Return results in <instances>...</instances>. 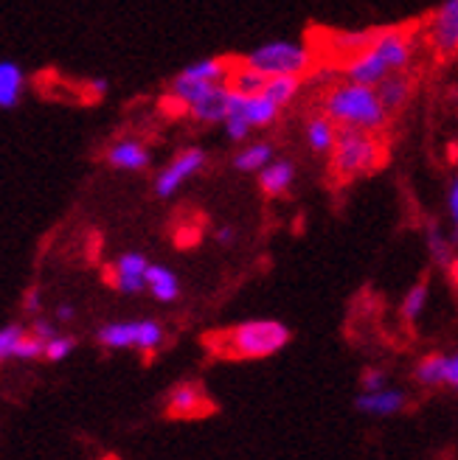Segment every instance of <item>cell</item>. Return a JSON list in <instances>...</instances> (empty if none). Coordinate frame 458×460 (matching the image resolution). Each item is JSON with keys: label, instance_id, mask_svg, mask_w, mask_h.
I'll return each mask as SVG.
<instances>
[{"label": "cell", "instance_id": "cell-40", "mask_svg": "<svg viewBox=\"0 0 458 460\" xmlns=\"http://www.w3.org/2000/svg\"><path fill=\"white\" fill-rule=\"evenodd\" d=\"M450 239H453V247L458 250V225H453V234H450Z\"/></svg>", "mask_w": 458, "mask_h": 460}, {"label": "cell", "instance_id": "cell-20", "mask_svg": "<svg viewBox=\"0 0 458 460\" xmlns=\"http://www.w3.org/2000/svg\"><path fill=\"white\" fill-rule=\"evenodd\" d=\"M292 177H295V166L290 160H270V164L259 172V186L265 194L270 197H279L292 186Z\"/></svg>", "mask_w": 458, "mask_h": 460}, {"label": "cell", "instance_id": "cell-4", "mask_svg": "<svg viewBox=\"0 0 458 460\" xmlns=\"http://www.w3.org/2000/svg\"><path fill=\"white\" fill-rule=\"evenodd\" d=\"M245 62L265 76H304L312 71V51L295 40H270L250 51Z\"/></svg>", "mask_w": 458, "mask_h": 460}, {"label": "cell", "instance_id": "cell-18", "mask_svg": "<svg viewBox=\"0 0 458 460\" xmlns=\"http://www.w3.org/2000/svg\"><path fill=\"white\" fill-rule=\"evenodd\" d=\"M377 93H380V102L385 104L388 112H397L408 104L410 93H414V82H410V76L405 71H400V74L385 76L377 84Z\"/></svg>", "mask_w": 458, "mask_h": 460}, {"label": "cell", "instance_id": "cell-6", "mask_svg": "<svg viewBox=\"0 0 458 460\" xmlns=\"http://www.w3.org/2000/svg\"><path fill=\"white\" fill-rule=\"evenodd\" d=\"M214 412V402L205 394L200 382H180L169 390L166 396V416L177 421H192V419H205Z\"/></svg>", "mask_w": 458, "mask_h": 460}, {"label": "cell", "instance_id": "cell-19", "mask_svg": "<svg viewBox=\"0 0 458 460\" xmlns=\"http://www.w3.org/2000/svg\"><path fill=\"white\" fill-rule=\"evenodd\" d=\"M234 62L220 59V57H209V59H197L192 65L183 67V76H189L194 82H205V84H225L228 76H231Z\"/></svg>", "mask_w": 458, "mask_h": 460}, {"label": "cell", "instance_id": "cell-30", "mask_svg": "<svg viewBox=\"0 0 458 460\" xmlns=\"http://www.w3.org/2000/svg\"><path fill=\"white\" fill-rule=\"evenodd\" d=\"M14 357H17V359H40V357H45V340L37 337L34 332L26 334V337L20 340Z\"/></svg>", "mask_w": 458, "mask_h": 460}, {"label": "cell", "instance_id": "cell-21", "mask_svg": "<svg viewBox=\"0 0 458 460\" xmlns=\"http://www.w3.org/2000/svg\"><path fill=\"white\" fill-rule=\"evenodd\" d=\"M147 289L152 292L155 301L160 304H172L180 297V281L177 275L169 267H160V264H149L147 270Z\"/></svg>", "mask_w": 458, "mask_h": 460}, {"label": "cell", "instance_id": "cell-31", "mask_svg": "<svg viewBox=\"0 0 458 460\" xmlns=\"http://www.w3.org/2000/svg\"><path fill=\"white\" fill-rule=\"evenodd\" d=\"M385 387H391V385H388L385 371H380V367H365L363 376H360L363 394H377V390H385Z\"/></svg>", "mask_w": 458, "mask_h": 460}, {"label": "cell", "instance_id": "cell-22", "mask_svg": "<svg viewBox=\"0 0 458 460\" xmlns=\"http://www.w3.org/2000/svg\"><path fill=\"white\" fill-rule=\"evenodd\" d=\"M270 76H265L262 71H256L254 65H247L245 59L242 62H234L231 67V76H228V87L234 90L239 96H259L265 84H267Z\"/></svg>", "mask_w": 458, "mask_h": 460}, {"label": "cell", "instance_id": "cell-27", "mask_svg": "<svg viewBox=\"0 0 458 460\" xmlns=\"http://www.w3.org/2000/svg\"><path fill=\"white\" fill-rule=\"evenodd\" d=\"M414 376L422 387H445V354L422 357Z\"/></svg>", "mask_w": 458, "mask_h": 460}, {"label": "cell", "instance_id": "cell-17", "mask_svg": "<svg viewBox=\"0 0 458 460\" xmlns=\"http://www.w3.org/2000/svg\"><path fill=\"white\" fill-rule=\"evenodd\" d=\"M22 67L12 59H0V110H14L22 99Z\"/></svg>", "mask_w": 458, "mask_h": 460}, {"label": "cell", "instance_id": "cell-32", "mask_svg": "<svg viewBox=\"0 0 458 460\" xmlns=\"http://www.w3.org/2000/svg\"><path fill=\"white\" fill-rule=\"evenodd\" d=\"M445 387L458 390V351L445 354Z\"/></svg>", "mask_w": 458, "mask_h": 460}, {"label": "cell", "instance_id": "cell-12", "mask_svg": "<svg viewBox=\"0 0 458 460\" xmlns=\"http://www.w3.org/2000/svg\"><path fill=\"white\" fill-rule=\"evenodd\" d=\"M231 102H234V90L225 84H214L209 93L202 99H197L189 110L197 121H205V124H222L228 119V112H231Z\"/></svg>", "mask_w": 458, "mask_h": 460}, {"label": "cell", "instance_id": "cell-23", "mask_svg": "<svg viewBox=\"0 0 458 460\" xmlns=\"http://www.w3.org/2000/svg\"><path fill=\"white\" fill-rule=\"evenodd\" d=\"M335 137H337V124L329 119V115H318L307 124V144L312 152H332L335 146Z\"/></svg>", "mask_w": 458, "mask_h": 460}, {"label": "cell", "instance_id": "cell-39", "mask_svg": "<svg viewBox=\"0 0 458 460\" xmlns=\"http://www.w3.org/2000/svg\"><path fill=\"white\" fill-rule=\"evenodd\" d=\"M74 314H76V312H74V306H71V304H62V306L57 309V317H59V320H65V323H67V320H74Z\"/></svg>", "mask_w": 458, "mask_h": 460}, {"label": "cell", "instance_id": "cell-34", "mask_svg": "<svg viewBox=\"0 0 458 460\" xmlns=\"http://www.w3.org/2000/svg\"><path fill=\"white\" fill-rule=\"evenodd\" d=\"M107 90H110V82H107V79H102V76H99V79H90V82L85 84V93H87L90 99H94V102H96V99H102V96L107 93Z\"/></svg>", "mask_w": 458, "mask_h": 460}, {"label": "cell", "instance_id": "cell-24", "mask_svg": "<svg viewBox=\"0 0 458 460\" xmlns=\"http://www.w3.org/2000/svg\"><path fill=\"white\" fill-rule=\"evenodd\" d=\"M270 160H276V157H273V146L265 144V141H256V144H250V146H245L242 152L234 155V169H239V172H262Z\"/></svg>", "mask_w": 458, "mask_h": 460}, {"label": "cell", "instance_id": "cell-28", "mask_svg": "<svg viewBox=\"0 0 458 460\" xmlns=\"http://www.w3.org/2000/svg\"><path fill=\"white\" fill-rule=\"evenodd\" d=\"M22 337H26V329L17 326V323H9L6 329H0V365L14 357Z\"/></svg>", "mask_w": 458, "mask_h": 460}, {"label": "cell", "instance_id": "cell-25", "mask_svg": "<svg viewBox=\"0 0 458 460\" xmlns=\"http://www.w3.org/2000/svg\"><path fill=\"white\" fill-rule=\"evenodd\" d=\"M301 90V76H270L262 93L279 107H287Z\"/></svg>", "mask_w": 458, "mask_h": 460}, {"label": "cell", "instance_id": "cell-8", "mask_svg": "<svg viewBox=\"0 0 458 460\" xmlns=\"http://www.w3.org/2000/svg\"><path fill=\"white\" fill-rule=\"evenodd\" d=\"M205 166V152L202 149H197V146H192V149H183L172 164L160 172L157 177H155V194L157 197H175L186 182L200 172Z\"/></svg>", "mask_w": 458, "mask_h": 460}, {"label": "cell", "instance_id": "cell-1", "mask_svg": "<svg viewBox=\"0 0 458 460\" xmlns=\"http://www.w3.org/2000/svg\"><path fill=\"white\" fill-rule=\"evenodd\" d=\"M290 342V329L282 320L273 317H256V320H242L237 326L220 329L205 337L209 351L220 359H234V362H247V359H267L287 349Z\"/></svg>", "mask_w": 458, "mask_h": 460}, {"label": "cell", "instance_id": "cell-3", "mask_svg": "<svg viewBox=\"0 0 458 460\" xmlns=\"http://www.w3.org/2000/svg\"><path fill=\"white\" fill-rule=\"evenodd\" d=\"M385 149L377 132H365L355 127H337L332 146V172L340 180H352L360 174H372L382 166Z\"/></svg>", "mask_w": 458, "mask_h": 460}, {"label": "cell", "instance_id": "cell-38", "mask_svg": "<svg viewBox=\"0 0 458 460\" xmlns=\"http://www.w3.org/2000/svg\"><path fill=\"white\" fill-rule=\"evenodd\" d=\"M332 76H335L332 67H318V71L312 74V79H310V82L320 87V84H329V82H332Z\"/></svg>", "mask_w": 458, "mask_h": 460}, {"label": "cell", "instance_id": "cell-16", "mask_svg": "<svg viewBox=\"0 0 458 460\" xmlns=\"http://www.w3.org/2000/svg\"><path fill=\"white\" fill-rule=\"evenodd\" d=\"M234 104L239 107V112L247 119L250 127H267L276 121V115H279V104H273L265 93L259 96H239L234 93Z\"/></svg>", "mask_w": 458, "mask_h": 460}, {"label": "cell", "instance_id": "cell-2", "mask_svg": "<svg viewBox=\"0 0 458 460\" xmlns=\"http://www.w3.org/2000/svg\"><path fill=\"white\" fill-rule=\"evenodd\" d=\"M324 115L337 127H355L365 132H382L388 124L385 104L380 102L377 87L372 84H357V82H340L332 84L324 96Z\"/></svg>", "mask_w": 458, "mask_h": 460}, {"label": "cell", "instance_id": "cell-35", "mask_svg": "<svg viewBox=\"0 0 458 460\" xmlns=\"http://www.w3.org/2000/svg\"><path fill=\"white\" fill-rule=\"evenodd\" d=\"M447 211H450L453 225H458V177L453 180V186L447 191Z\"/></svg>", "mask_w": 458, "mask_h": 460}, {"label": "cell", "instance_id": "cell-29", "mask_svg": "<svg viewBox=\"0 0 458 460\" xmlns=\"http://www.w3.org/2000/svg\"><path fill=\"white\" fill-rule=\"evenodd\" d=\"M74 349H76V340H74V337H62V334H57L54 340L45 342V359H49V362H62Z\"/></svg>", "mask_w": 458, "mask_h": 460}, {"label": "cell", "instance_id": "cell-36", "mask_svg": "<svg viewBox=\"0 0 458 460\" xmlns=\"http://www.w3.org/2000/svg\"><path fill=\"white\" fill-rule=\"evenodd\" d=\"M22 309L26 312H40V289L37 287H31L29 292H26V297H22Z\"/></svg>", "mask_w": 458, "mask_h": 460}, {"label": "cell", "instance_id": "cell-11", "mask_svg": "<svg viewBox=\"0 0 458 460\" xmlns=\"http://www.w3.org/2000/svg\"><path fill=\"white\" fill-rule=\"evenodd\" d=\"M355 407H357V412H363V416L391 419L408 407V396L400 387H385V390H377V394H363L360 390V396L355 399Z\"/></svg>", "mask_w": 458, "mask_h": 460}, {"label": "cell", "instance_id": "cell-10", "mask_svg": "<svg viewBox=\"0 0 458 460\" xmlns=\"http://www.w3.org/2000/svg\"><path fill=\"white\" fill-rule=\"evenodd\" d=\"M430 45L439 57L458 54V0H445L430 20Z\"/></svg>", "mask_w": 458, "mask_h": 460}, {"label": "cell", "instance_id": "cell-26", "mask_svg": "<svg viewBox=\"0 0 458 460\" xmlns=\"http://www.w3.org/2000/svg\"><path fill=\"white\" fill-rule=\"evenodd\" d=\"M427 301H430V289H427V284L425 281H419V284H414L408 292H405V297H402V306H400V314H402V320L405 323H417V320L425 314V309H427Z\"/></svg>", "mask_w": 458, "mask_h": 460}, {"label": "cell", "instance_id": "cell-37", "mask_svg": "<svg viewBox=\"0 0 458 460\" xmlns=\"http://www.w3.org/2000/svg\"><path fill=\"white\" fill-rule=\"evenodd\" d=\"M217 242L220 244H234L237 242V230L231 227V225H222V227H217Z\"/></svg>", "mask_w": 458, "mask_h": 460}, {"label": "cell", "instance_id": "cell-13", "mask_svg": "<svg viewBox=\"0 0 458 460\" xmlns=\"http://www.w3.org/2000/svg\"><path fill=\"white\" fill-rule=\"evenodd\" d=\"M372 29H346V31H332L327 37V51L335 54L337 59L349 62L355 57H360L363 51H369V45L374 42Z\"/></svg>", "mask_w": 458, "mask_h": 460}, {"label": "cell", "instance_id": "cell-15", "mask_svg": "<svg viewBox=\"0 0 458 460\" xmlns=\"http://www.w3.org/2000/svg\"><path fill=\"white\" fill-rule=\"evenodd\" d=\"M425 244L430 252V261L439 270H455L458 267V250L453 247V239L445 234V230L436 222L425 225Z\"/></svg>", "mask_w": 458, "mask_h": 460}, {"label": "cell", "instance_id": "cell-33", "mask_svg": "<svg viewBox=\"0 0 458 460\" xmlns=\"http://www.w3.org/2000/svg\"><path fill=\"white\" fill-rule=\"evenodd\" d=\"M31 332H34L37 337H42L45 342H49V340H54V337H57V329H54V323H51V320H45V317H37V320H34Z\"/></svg>", "mask_w": 458, "mask_h": 460}, {"label": "cell", "instance_id": "cell-5", "mask_svg": "<svg viewBox=\"0 0 458 460\" xmlns=\"http://www.w3.org/2000/svg\"><path fill=\"white\" fill-rule=\"evenodd\" d=\"M96 340L110 351L139 349L144 354H152L164 345V326L157 320H121V323L102 326Z\"/></svg>", "mask_w": 458, "mask_h": 460}, {"label": "cell", "instance_id": "cell-14", "mask_svg": "<svg viewBox=\"0 0 458 460\" xmlns=\"http://www.w3.org/2000/svg\"><path fill=\"white\" fill-rule=\"evenodd\" d=\"M107 164L112 169H121V172H141L149 166V149L141 141H119L107 149Z\"/></svg>", "mask_w": 458, "mask_h": 460}, {"label": "cell", "instance_id": "cell-7", "mask_svg": "<svg viewBox=\"0 0 458 460\" xmlns=\"http://www.w3.org/2000/svg\"><path fill=\"white\" fill-rule=\"evenodd\" d=\"M369 51L382 62L388 74H400L410 65V57H414V40L402 29H377Z\"/></svg>", "mask_w": 458, "mask_h": 460}, {"label": "cell", "instance_id": "cell-9", "mask_svg": "<svg viewBox=\"0 0 458 460\" xmlns=\"http://www.w3.org/2000/svg\"><path fill=\"white\" fill-rule=\"evenodd\" d=\"M147 270H149L147 256H141V252H124V256L116 259V264L104 270V279L119 292L135 295L147 289Z\"/></svg>", "mask_w": 458, "mask_h": 460}]
</instances>
